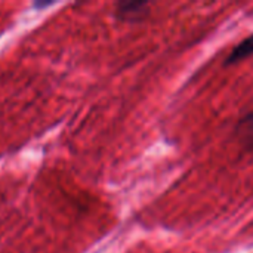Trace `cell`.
Returning a JSON list of instances; mask_svg holds the SVG:
<instances>
[{"label": "cell", "mask_w": 253, "mask_h": 253, "mask_svg": "<svg viewBox=\"0 0 253 253\" xmlns=\"http://www.w3.org/2000/svg\"><path fill=\"white\" fill-rule=\"evenodd\" d=\"M251 55H253V34L233 49V52L227 58V64H236L242 59H246Z\"/></svg>", "instance_id": "obj_3"}, {"label": "cell", "mask_w": 253, "mask_h": 253, "mask_svg": "<svg viewBox=\"0 0 253 253\" xmlns=\"http://www.w3.org/2000/svg\"><path fill=\"white\" fill-rule=\"evenodd\" d=\"M236 135L242 147L253 153V113L245 116L236 126Z\"/></svg>", "instance_id": "obj_2"}, {"label": "cell", "mask_w": 253, "mask_h": 253, "mask_svg": "<svg viewBox=\"0 0 253 253\" xmlns=\"http://www.w3.org/2000/svg\"><path fill=\"white\" fill-rule=\"evenodd\" d=\"M117 16L125 21H138L148 13V4L142 1H123L117 4Z\"/></svg>", "instance_id": "obj_1"}]
</instances>
